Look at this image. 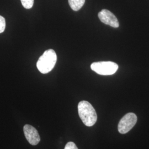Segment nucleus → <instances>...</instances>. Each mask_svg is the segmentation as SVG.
<instances>
[{
	"label": "nucleus",
	"mask_w": 149,
	"mask_h": 149,
	"mask_svg": "<svg viewBox=\"0 0 149 149\" xmlns=\"http://www.w3.org/2000/svg\"><path fill=\"white\" fill-rule=\"evenodd\" d=\"M79 115L87 127H92L97 122V116L94 108L88 102L82 101L78 104Z\"/></svg>",
	"instance_id": "f257e3e1"
},
{
	"label": "nucleus",
	"mask_w": 149,
	"mask_h": 149,
	"mask_svg": "<svg viewBox=\"0 0 149 149\" xmlns=\"http://www.w3.org/2000/svg\"><path fill=\"white\" fill-rule=\"evenodd\" d=\"M57 61V55L53 49L45 51L39 58L37 63V67L42 74H47L53 69Z\"/></svg>",
	"instance_id": "f03ea898"
},
{
	"label": "nucleus",
	"mask_w": 149,
	"mask_h": 149,
	"mask_svg": "<svg viewBox=\"0 0 149 149\" xmlns=\"http://www.w3.org/2000/svg\"><path fill=\"white\" fill-rule=\"evenodd\" d=\"M91 68L98 74L111 75L117 72L118 65L112 61H100L92 63Z\"/></svg>",
	"instance_id": "7ed1b4c3"
},
{
	"label": "nucleus",
	"mask_w": 149,
	"mask_h": 149,
	"mask_svg": "<svg viewBox=\"0 0 149 149\" xmlns=\"http://www.w3.org/2000/svg\"><path fill=\"white\" fill-rule=\"evenodd\" d=\"M137 116L133 113H129L125 115L118 124V129L120 133H127L133 128L137 122Z\"/></svg>",
	"instance_id": "20e7f679"
},
{
	"label": "nucleus",
	"mask_w": 149,
	"mask_h": 149,
	"mask_svg": "<svg viewBox=\"0 0 149 149\" xmlns=\"http://www.w3.org/2000/svg\"><path fill=\"white\" fill-rule=\"evenodd\" d=\"M98 17L100 21L107 25L113 28H118L119 23L116 16L111 11L107 10H102L98 13Z\"/></svg>",
	"instance_id": "39448f33"
},
{
	"label": "nucleus",
	"mask_w": 149,
	"mask_h": 149,
	"mask_svg": "<svg viewBox=\"0 0 149 149\" xmlns=\"http://www.w3.org/2000/svg\"><path fill=\"white\" fill-rule=\"evenodd\" d=\"M24 134L29 143L32 145H37L40 141V138L37 130L31 125H25L23 128Z\"/></svg>",
	"instance_id": "423d86ee"
},
{
	"label": "nucleus",
	"mask_w": 149,
	"mask_h": 149,
	"mask_svg": "<svg viewBox=\"0 0 149 149\" xmlns=\"http://www.w3.org/2000/svg\"><path fill=\"white\" fill-rule=\"evenodd\" d=\"M85 3V0H69V4L72 10L78 11Z\"/></svg>",
	"instance_id": "0eeeda50"
},
{
	"label": "nucleus",
	"mask_w": 149,
	"mask_h": 149,
	"mask_svg": "<svg viewBox=\"0 0 149 149\" xmlns=\"http://www.w3.org/2000/svg\"><path fill=\"white\" fill-rule=\"evenodd\" d=\"M23 6L26 9L32 8L34 0H21Z\"/></svg>",
	"instance_id": "6e6552de"
},
{
	"label": "nucleus",
	"mask_w": 149,
	"mask_h": 149,
	"mask_svg": "<svg viewBox=\"0 0 149 149\" xmlns=\"http://www.w3.org/2000/svg\"><path fill=\"white\" fill-rule=\"evenodd\" d=\"M6 28V21L4 17L0 16V33L5 31Z\"/></svg>",
	"instance_id": "1a4fd4ad"
},
{
	"label": "nucleus",
	"mask_w": 149,
	"mask_h": 149,
	"mask_svg": "<svg viewBox=\"0 0 149 149\" xmlns=\"http://www.w3.org/2000/svg\"><path fill=\"white\" fill-rule=\"evenodd\" d=\"M64 149H78V148L74 143L69 142L66 144Z\"/></svg>",
	"instance_id": "9d476101"
}]
</instances>
